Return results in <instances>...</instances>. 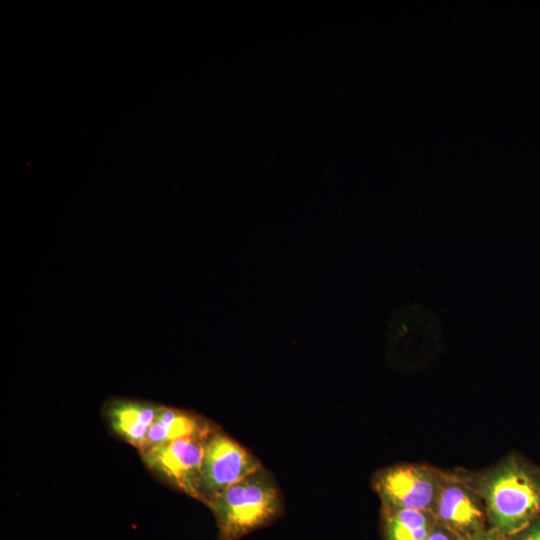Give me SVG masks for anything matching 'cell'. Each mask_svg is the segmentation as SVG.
Returning a JSON list of instances; mask_svg holds the SVG:
<instances>
[{"label": "cell", "mask_w": 540, "mask_h": 540, "mask_svg": "<svg viewBox=\"0 0 540 540\" xmlns=\"http://www.w3.org/2000/svg\"><path fill=\"white\" fill-rule=\"evenodd\" d=\"M431 513L437 523L459 538L489 527L484 502L457 472L445 471Z\"/></svg>", "instance_id": "6"}, {"label": "cell", "mask_w": 540, "mask_h": 540, "mask_svg": "<svg viewBox=\"0 0 540 540\" xmlns=\"http://www.w3.org/2000/svg\"><path fill=\"white\" fill-rule=\"evenodd\" d=\"M384 540H425L437 521L430 511L381 509Z\"/></svg>", "instance_id": "10"}, {"label": "cell", "mask_w": 540, "mask_h": 540, "mask_svg": "<svg viewBox=\"0 0 540 540\" xmlns=\"http://www.w3.org/2000/svg\"><path fill=\"white\" fill-rule=\"evenodd\" d=\"M388 333L392 346L412 352L417 361L429 359L443 346V330L438 316L419 302L395 311Z\"/></svg>", "instance_id": "7"}, {"label": "cell", "mask_w": 540, "mask_h": 540, "mask_svg": "<svg viewBox=\"0 0 540 540\" xmlns=\"http://www.w3.org/2000/svg\"><path fill=\"white\" fill-rule=\"evenodd\" d=\"M425 540H459V537L437 523Z\"/></svg>", "instance_id": "13"}, {"label": "cell", "mask_w": 540, "mask_h": 540, "mask_svg": "<svg viewBox=\"0 0 540 540\" xmlns=\"http://www.w3.org/2000/svg\"><path fill=\"white\" fill-rule=\"evenodd\" d=\"M216 429L212 422L200 415L160 405L140 452L187 437L210 435Z\"/></svg>", "instance_id": "9"}, {"label": "cell", "mask_w": 540, "mask_h": 540, "mask_svg": "<svg viewBox=\"0 0 540 540\" xmlns=\"http://www.w3.org/2000/svg\"><path fill=\"white\" fill-rule=\"evenodd\" d=\"M481 496L489 527L509 537L540 517V466L509 453L478 471L457 470Z\"/></svg>", "instance_id": "1"}, {"label": "cell", "mask_w": 540, "mask_h": 540, "mask_svg": "<svg viewBox=\"0 0 540 540\" xmlns=\"http://www.w3.org/2000/svg\"><path fill=\"white\" fill-rule=\"evenodd\" d=\"M507 538L508 540H540V517Z\"/></svg>", "instance_id": "11"}, {"label": "cell", "mask_w": 540, "mask_h": 540, "mask_svg": "<svg viewBox=\"0 0 540 540\" xmlns=\"http://www.w3.org/2000/svg\"><path fill=\"white\" fill-rule=\"evenodd\" d=\"M210 435L192 436L154 446L140 452V456L158 478L200 501L202 462Z\"/></svg>", "instance_id": "4"}, {"label": "cell", "mask_w": 540, "mask_h": 540, "mask_svg": "<svg viewBox=\"0 0 540 540\" xmlns=\"http://www.w3.org/2000/svg\"><path fill=\"white\" fill-rule=\"evenodd\" d=\"M219 540H240L271 525L282 514V500L271 473L261 467L210 500Z\"/></svg>", "instance_id": "2"}, {"label": "cell", "mask_w": 540, "mask_h": 540, "mask_svg": "<svg viewBox=\"0 0 540 540\" xmlns=\"http://www.w3.org/2000/svg\"><path fill=\"white\" fill-rule=\"evenodd\" d=\"M445 470L426 463H402L377 471L372 486L386 510L432 509Z\"/></svg>", "instance_id": "3"}, {"label": "cell", "mask_w": 540, "mask_h": 540, "mask_svg": "<svg viewBox=\"0 0 540 540\" xmlns=\"http://www.w3.org/2000/svg\"><path fill=\"white\" fill-rule=\"evenodd\" d=\"M261 467V462L252 453L216 429L205 445L200 502L206 505Z\"/></svg>", "instance_id": "5"}, {"label": "cell", "mask_w": 540, "mask_h": 540, "mask_svg": "<svg viewBox=\"0 0 540 540\" xmlns=\"http://www.w3.org/2000/svg\"><path fill=\"white\" fill-rule=\"evenodd\" d=\"M160 405L133 399H114L105 407L107 423L121 439L142 450Z\"/></svg>", "instance_id": "8"}, {"label": "cell", "mask_w": 540, "mask_h": 540, "mask_svg": "<svg viewBox=\"0 0 540 540\" xmlns=\"http://www.w3.org/2000/svg\"><path fill=\"white\" fill-rule=\"evenodd\" d=\"M459 540H508V538L495 529L488 527L473 535L459 538Z\"/></svg>", "instance_id": "12"}]
</instances>
